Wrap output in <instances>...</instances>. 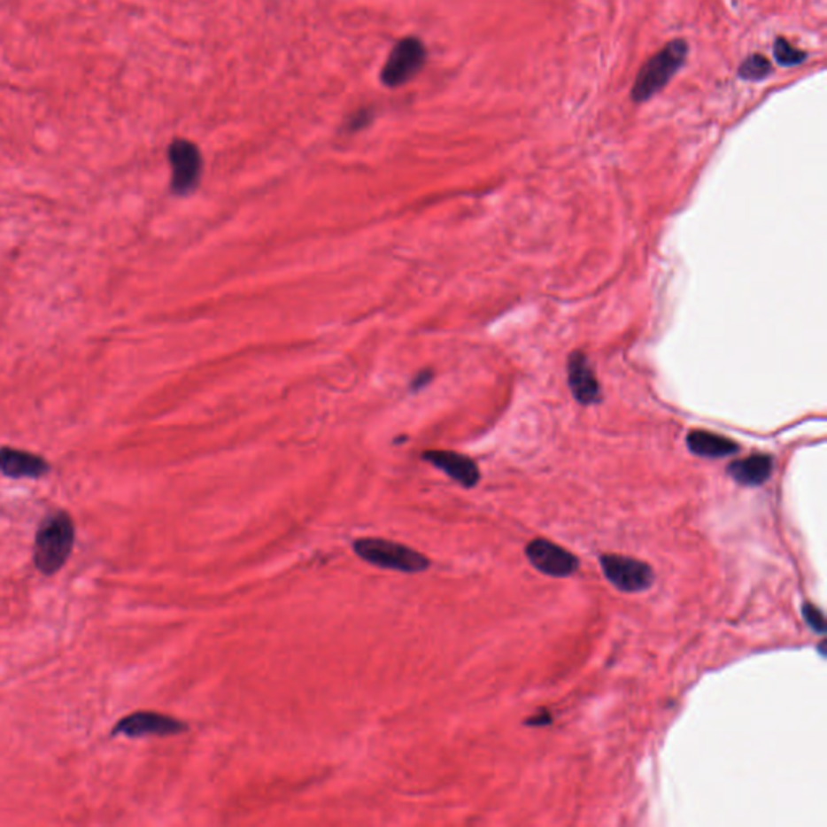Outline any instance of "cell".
<instances>
[{"label": "cell", "instance_id": "14", "mask_svg": "<svg viewBox=\"0 0 827 827\" xmlns=\"http://www.w3.org/2000/svg\"><path fill=\"white\" fill-rule=\"evenodd\" d=\"M771 73V62L761 54L746 57L738 68V76L746 81H761Z\"/></svg>", "mask_w": 827, "mask_h": 827}, {"label": "cell", "instance_id": "8", "mask_svg": "<svg viewBox=\"0 0 827 827\" xmlns=\"http://www.w3.org/2000/svg\"><path fill=\"white\" fill-rule=\"evenodd\" d=\"M188 730L183 721L176 717L166 716L154 711H138L129 716L120 719L112 729V737L125 736L128 738H141L146 736H178Z\"/></svg>", "mask_w": 827, "mask_h": 827}, {"label": "cell", "instance_id": "3", "mask_svg": "<svg viewBox=\"0 0 827 827\" xmlns=\"http://www.w3.org/2000/svg\"><path fill=\"white\" fill-rule=\"evenodd\" d=\"M352 550L362 561L368 562L375 568L405 574L425 572L432 564L423 553L406 546L403 543L391 542L386 538H358L352 543Z\"/></svg>", "mask_w": 827, "mask_h": 827}, {"label": "cell", "instance_id": "15", "mask_svg": "<svg viewBox=\"0 0 827 827\" xmlns=\"http://www.w3.org/2000/svg\"><path fill=\"white\" fill-rule=\"evenodd\" d=\"M774 58L781 66H795L807 60V54L789 43L785 37L774 41Z\"/></svg>", "mask_w": 827, "mask_h": 827}, {"label": "cell", "instance_id": "4", "mask_svg": "<svg viewBox=\"0 0 827 827\" xmlns=\"http://www.w3.org/2000/svg\"><path fill=\"white\" fill-rule=\"evenodd\" d=\"M603 576L614 589L622 593H642L653 587L654 570L648 562L619 556V554H601L599 558Z\"/></svg>", "mask_w": 827, "mask_h": 827}, {"label": "cell", "instance_id": "11", "mask_svg": "<svg viewBox=\"0 0 827 827\" xmlns=\"http://www.w3.org/2000/svg\"><path fill=\"white\" fill-rule=\"evenodd\" d=\"M50 472V464L44 458L4 446L0 448V474L10 478H41Z\"/></svg>", "mask_w": 827, "mask_h": 827}, {"label": "cell", "instance_id": "6", "mask_svg": "<svg viewBox=\"0 0 827 827\" xmlns=\"http://www.w3.org/2000/svg\"><path fill=\"white\" fill-rule=\"evenodd\" d=\"M168 160L172 166V191L176 196L193 193L203 175L201 151L191 141L175 139L168 148Z\"/></svg>", "mask_w": 827, "mask_h": 827}, {"label": "cell", "instance_id": "10", "mask_svg": "<svg viewBox=\"0 0 827 827\" xmlns=\"http://www.w3.org/2000/svg\"><path fill=\"white\" fill-rule=\"evenodd\" d=\"M423 460L430 462L437 469L443 470L448 477L464 488H474L480 480V470L474 460L454 452V451H427Z\"/></svg>", "mask_w": 827, "mask_h": 827}, {"label": "cell", "instance_id": "2", "mask_svg": "<svg viewBox=\"0 0 827 827\" xmlns=\"http://www.w3.org/2000/svg\"><path fill=\"white\" fill-rule=\"evenodd\" d=\"M689 56V44L684 39H674L645 62L637 74L630 97L635 104L650 101L662 91L672 76L679 72Z\"/></svg>", "mask_w": 827, "mask_h": 827}, {"label": "cell", "instance_id": "12", "mask_svg": "<svg viewBox=\"0 0 827 827\" xmlns=\"http://www.w3.org/2000/svg\"><path fill=\"white\" fill-rule=\"evenodd\" d=\"M774 470V460L769 454H754L745 460H734L729 468L727 474L736 480L737 483L745 487H760L768 478L771 477Z\"/></svg>", "mask_w": 827, "mask_h": 827}, {"label": "cell", "instance_id": "5", "mask_svg": "<svg viewBox=\"0 0 827 827\" xmlns=\"http://www.w3.org/2000/svg\"><path fill=\"white\" fill-rule=\"evenodd\" d=\"M427 60V49L417 37L401 39L386 58L382 70V83L388 88H399L409 83L421 72Z\"/></svg>", "mask_w": 827, "mask_h": 827}, {"label": "cell", "instance_id": "19", "mask_svg": "<svg viewBox=\"0 0 827 827\" xmlns=\"http://www.w3.org/2000/svg\"><path fill=\"white\" fill-rule=\"evenodd\" d=\"M525 724L532 727L550 726V724H552V716H550L546 711H542V713H538V716L527 719Z\"/></svg>", "mask_w": 827, "mask_h": 827}, {"label": "cell", "instance_id": "7", "mask_svg": "<svg viewBox=\"0 0 827 827\" xmlns=\"http://www.w3.org/2000/svg\"><path fill=\"white\" fill-rule=\"evenodd\" d=\"M525 556L538 572L556 579L569 577L580 566L576 554L546 538H535L529 543L525 546Z\"/></svg>", "mask_w": 827, "mask_h": 827}, {"label": "cell", "instance_id": "1", "mask_svg": "<svg viewBox=\"0 0 827 827\" xmlns=\"http://www.w3.org/2000/svg\"><path fill=\"white\" fill-rule=\"evenodd\" d=\"M74 546V522L66 511H56L41 522L35 540V566L44 576L64 568Z\"/></svg>", "mask_w": 827, "mask_h": 827}, {"label": "cell", "instance_id": "13", "mask_svg": "<svg viewBox=\"0 0 827 827\" xmlns=\"http://www.w3.org/2000/svg\"><path fill=\"white\" fill-rule=\"evenodd\" d=\"M687 446L695 456L708 458V460L727 458V456L736 454L738 451V444L732 442L730 438L717 435V433L707 432V430L690 432L687 437Z\"/></svg>", "mask_w": 827, "mask_h": 827}, {"label": "cell", "instance_id": "17", "mask_svg": "<svg viewBox=\"0 0 827 827\" xmlns=\"http://www.w3.org/2000/svg\"><path fill=\"white\" fill-rule=\"evenodd\" d=\"M432 370H422L421 374H417V377L414 378L411 390H413V391H421L422 388H425V386L432 382Z\"/></svg>", "mask_w": 827, "mask_h": 827}, {"label": "cell", "instance_id": "18", "mask_svg": "<svg viewBox=\"0 0 827 827\" xmlns=\"http://www.w3.org/2000/svg\"><path fill=\"white\" fill-rule=\"evenodd\" d=\"M368 120H370V113H368V111L359 112V113H356V115L351 119L350 127H348V128L352 129V131L360 129L362 127L367 125Z\"/></svg>", "mask_w": 827, "mask_h": 827}, {"label": "cell", "instance_id": "9", "mask_svg": "<svg viewBox=\"0 0 827 827\" xmlns=\"http://www.w3.org/2000/svg\"><path fill=\"white\" fill-rule=\"evenodd\" d=\"M568 380L574 398L580 405H595L601 398L595 370L584 352H572L568 359Z\"/></svg>", "mask_w": 827, "mask_h": 827}, {"label": "cell", "instance_id": "16", "mask_svg": "<svg viewBox=\"0 0 827 827\" xmlns=\"http://www.w3.org/2000/svg\"><path fill=\"white\" fill-rule=\"evenodd\" d=\"M801 616L805 619V622L808 624L809 629L818 635H826L827 634V625H826V617L823 614V611L819 607H813L809 603H805L801 607Z\"/></svg>", "mask_w": 827, "mask_h": 827}]
</instances>
